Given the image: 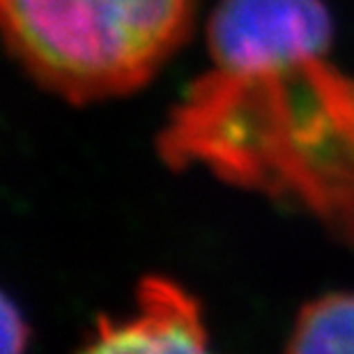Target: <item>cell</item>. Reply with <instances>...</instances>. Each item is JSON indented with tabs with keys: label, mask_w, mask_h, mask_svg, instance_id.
<instances>
[{
	"label": "cell",
	"mask_w": 354,
	"mask_h": 354,
	"mask_svg": "<svg viewBox=\"0 0 354 354\" xmlns=\"http://www.w3.org/2000/svg\"><path fill=\"white\" fill-rule=\"evenodd\" d=\"M194 14L196 0H0L7 48L69 104L150 83L187 41Z\"/></svg>",
	"instance_id": "obj_2"
},
{
	"label": "cell",
	"mask_w": 354,
	"mask_h": 354,
	"mask_svg": "<svg viewBox=\"0 0 354 354\" xmlns=\"http://www.w3.org/2000/svg\"><path fill=\"white\" fill-rule=\"evenodd\" d=\"M209 334L203 306L187 288L166 276H145L136 288V306L122 317H99L83 345L95 354L203 352Z\"/></svg>",
	"instance_id": "obj_3"
},
{
	"label": "cell",
	"mask_w": 354,
	"mask_h": 354,
	"mask_svg": "<svg viewBox=\"0 0 354 354\" xmlns=\"http://www.w3.org/2000/svg\"><path fill=\"white\" fill-rule=\"evenodd\" d=\"M286 350L297 354H354V292H331L304 304Z\"/></svg>",
	"instance_id": "obj_4"
},
{
	"label": "cell",
	"mask_w": 354,
	"mask_h": 354,
	"mask_svg": "<svg viewBox=\"0 0 354 354\" xmlns=\"http://www.w3.org/2000/svg\"><path fill=\"white\" fill-rule=\"evenodd\" d=\"M30 341V327L24 310L10 295H3V354H19Z\"/></svg>",
	"instance_id": "obj_5"
},
{
	"label": "cell",
	"mask_w": 354,
	"mask_h": 354,
	"mask_svg": "<svg viewBox=\"0 0 354 354\" xmlns=\"http://www.w3.org/2000/svg\"><path fill=\"white\" fill-rule=\"evenodd\" d=\"M157 152L171 171H203L354 244V74L322 0H218L207 62Z\"/></svg>",
	"instance_id": "obj_1"
}]
</instances>
